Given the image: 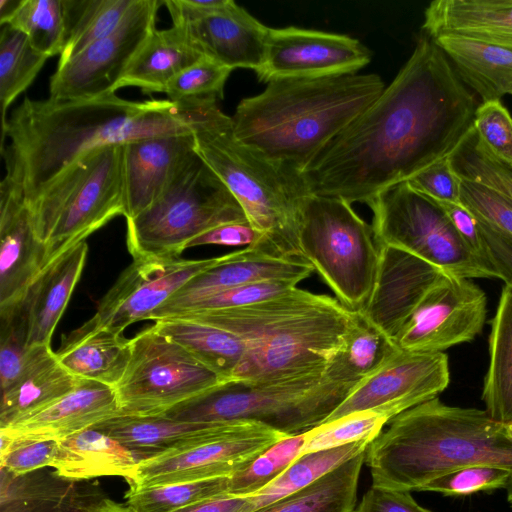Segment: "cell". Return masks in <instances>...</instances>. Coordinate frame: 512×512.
Here are the masks:
<instances>
[{
  "label": "cell",
  "mask_w": 512,
  "mask_h": 512,
  "mask_svg": "<svg viewBox=\"0 0 512 512\" xmlns=\"http://www.w3.org/2000/svg\"><path fill=\"white\" fill-rule=\"evenodd\" d=\"M485 255L505 285L512 286V238L477 219Z\"/></svg>",
  "instance_id": "6f0895ef"
},
{
  "label": "cell",
  "mask_w": 512,
  "mask_h": 512,
  "mask_svg": "<svg viewBox=\"0 0 512 512\" xmlns=\"http://www.w3.org/2000/svg\"><path fill=\"white\" fill-rule=\"evenodd\" d=\"M366 451L302 489L254 512H354Z\"/></svg>",
  "instance_id": "836d02e7"
},
{
  "label": "cell",
  "mask_w": 512,
  "mask_h": 512,
  "mask_svg": "<svg viewBox=\"0 0 512 512\" xmlns=\"http://www.w3.org/2000/svg\"><path fill=\"white\" fill-rule=\"evenodd\" d=\"M247 421L199 423L180 421L165 415H117L91 428L114 438L142 460L173 453L241 433Z\"/></svg>",
  "instance_id": "d4e9b609"
},
{
  "label": "cell",
  "mask_w": 512,
  "mask_h": 512,
  "mask_svg": "<svg viewBox=\"0 0 512 512\" xmlns=\"http://www.w3.org/2000/svg\"><path fill=\"white\" fill-rule=\"evenodd\" d=\"M213 104L183 108L167 100L135 102L115 93L87 100L25 98L2 128L4 179L28 202L86 153L163 134L191 133Z\"/></svg>",
  "instance_id": "7a4b0ae2"
},
{
  "label": "cell",
  "mask_w": 512,
  "mask_h": 512,
  "mask_svg": "<svg viewBox=\"0 0 512 512\" xmlns=\"http://www.w3.org/2000/svg\"><path fill=\"white\" fill-rule=\"evenodd\" d=\"M47 56L35 50L28 37L9 24L0 30V103L2 128L12 102L24 92L40 72Z\"/></svg>",
  "instance_id": "ab89813d"
},
{
  "label": "cell",
  "mask_w": 512,
  "mask_h": 512,
  "mask_svg": "<svg viewBox=\"0 0 512 512\" xmlns=\"http://www.w3.org/2000/svg\"><path fill=\"white\" fill-rule=\"evenodd\" d=\"M313 271V266L304 259L276 257L247 247L220 256L218 262L197 274L173 294L150 319L166 318L202 298L250 283L266 280L299 283Z\"/></svg>",
  "instance_id": "d6986e66"
},
{
  "label": "cell",
  "mask_w": 512,
  "mask_h": 512,
  "mask_svg": "<svg viewBox=\"0 0 512 512\" xmlns=\"http://www.w3.org/2000/svg\"><path fill=\"white\" fill-rule=\"evenodd\" d=\"M208 259H133L97 305L89 319L99 327L123 333L131 324L150 319L152 314L190 279L214 265Z\"/></svg>",
  "instance_id": "2e32d148"
},
{
  "label": "cell",
  "mask_w": 512,
  "mask_h": 512,
  "mask_svg": "<svg viewBox=\"0 0 512 512\" xmlns=\"http://www.w3.org/2000/svg\"><path fill=\"white\" fill-rule=\"evenodd\" d=\"M477 107L446 54L424 34L389 86L306 167L305 188L367 204L450 157L473 128Z\"/></svg>",
  "instance_id": "6da1fadb"
},
{
  "label": "cell",
  "mask_w": 512,
  "mask_h": 512,
  "mask_svg": "<svg viewBox=\"0 0 512 512\" xmlns=\"http://www.w3.org/2000/svg\"><path fill=\"white\" fill-rule=\"evenodd\" d=\"M379 248L375 283L360 312L394 341L419 301L443 272L404 250L391 246Z\"/></svg>",
  "instance_id": "ffe728a7"
},
{
  "label": "cell",
  "mask_w": 512,
  "mask_h": 512,
  "mask_svg": "<svg viewBox=\"0 0 512 512\" xmlns=\"http://www.w3.org/2000/svg\"><path fill=\"white\" fill-rule=\"evenodd\" d=\"M243 221L236 198L196 153L151 206L126 220L127 249L133 259L180 257L196 236Z\"/></svg>",
  "instance_id": "9c48e42d"
},
{
  "label": "cell",
  "mask_w": 512,
  "mask_h": 512,
  "mask_svg": "<svg viewBox=\"0 0 512 512\" xmlns=\"http://www.w3.org/2000/svg\"><path fill=\"white\" fill-rule=\"evenodd\" d=\"M27 475L1 470V512H79L88 505L71 480Z\"/></svg>",
  "instance_id": "8d00e7d4"
},
{
  "label": "cell",
  "mask_w": 512,
  "mask_h": 512,
  "mask_svg": "<svg viewBox=\"0 0 512 512\" xmlns=\"http://www.w3.org/2000/svg\"><path fill=\"white\" fill-rule=\"evenodd\" d=\"M399 348L395 342L355 311L344 343L325 374L332 380L358 384L377 371Z\"/></svg>",
  "instance_id": "d590c367"
},
{
  "label": "cell",
  "mask_w": 512,
  "mask_h": 512,
  "mask_svg": "<svg viewBox=\"0 0 512 512\" xmlns=\"http://www.w3.org/2000/svg\"><path fill=\"white\" fill-rule=\"evenodd\" d=\"M511 488L512 472L498 466L477 464L445 473L428 482L421 491L466 496L479 491Z\"/></svg>",
  "instance_id": "7dc6e473"
},
{
  "label": "cell",
  "mask_w": 512,
  "mask_h": 512,
  "mask_svg": "<svg viewBox=\"0 0 512 512\" xmlns=\"http://www.w3.org/2000/svg\"><path fill=\"white\" fill-rule=\"evenodd\" d=\"M286 435L252 423L239 434L140 462L129 489L231 476Z\"/></svg>",
  "instance_id": "ac0fdd59"
},
{
  "label": "cell",
  "mask_w": 512,
  "mask_h": 512,
  "mask_svg": "<svg viewBox=\"0 0 512 512\" xmlns=\"http://www.w3.org/2000/svg\"><path fill=\"white\" fill-rule=\"evenodd\" d=\"M298 283L289 280H266L224 290L195 301L174 314L185 311L237 308L270 299L289 291ZM172 314V315H174ZM171 316V315H170ZM169 317V316H168Z\"/></svg>",
  "instance_id": "f907efd6"
},
{
  "label": "cell",
  "mask_w": 512,
  "mask_h": 512,
  "mask_svg": "<svg viewBox=\"0 0 512 512\" xmlns=\"http://www.w3.org/2000/svg\"><path fill=\"white\" fill-rule=\"evenodd\" d=\"M26 205L46 265L125 213L123 144L96 148L67 166Z\"/></svg>",
  "instance_id": "52a82bcc"
},
{
  "label": "cell",
  "mask_w": 512,
  "mask_h": 512,
  "mask_svg": "<svg viewBox=\"0 0 512 512\" xmlns=\"http://www.w3.org/2000/svg\"><path fill=\"white\" fill-rule=\"evenodd\" d=\"M449 159L460 178L490 187L512 201V164L493 154L474 128Z\"/></svg>",
  "instance_id": "ee69618b"
},
{
  "label": "cell",
  "mask_w": 512,
  "mask_h": 512,
  "mask_svg": "<svg viewBox=\"0 0 512 512\" xmlns=\"http://www.w3.org/2000/svg\"><path fill=\"white\" fill-rule=\"evenodd\" d=\"M59 441L42 439L1 442V470L14 476H22L43 467H51Z\"/></svg>",
  "instance_id": "f5cc1de1"
},
{
  "label": "cell",
  "mask_w": 512,
  "mask_h": 512,
  "mask_svg": "<svg viewBox=\"0 0 512 512\" xmlns=\"http://www.w3.org/2000/svg\"><path fill=\"white\" fill-rule=\"evenodd\" d=\"M473 128L493 154L512 164V116L500 100L478 105Z\"/></svg>",
  "instance_id": "816d5d0a"
},
{
  "label": "cell",
  "mask_w": 512,
  "mask_h": 512,
  "mask_svg": "<svg viewBox=\"0 0 512 512\" xmlns=\"http://www.w3.org/2000/svg\"><path fill=\"white\" fill-rule=\"evenodd\" d=\"M450 382L448 357L398 349L377 371L359 382L323 422L373 410L390 421L421 403L438 397Z\"/></svg>",
  "instance_id": "9a60e30c"
},
{
  "label": "cell",
  "mask_w": 512,
  "mask_h": 512,
  "mask_svg": "<svg viewBox=\"0 0 512 512\" xmlns=\"http://www.w3.org/2000/svg\"><path fill=\"white\" fill-rule=\"evenodd\" d=\"M88 245L82 241L50 261L17 306L25 320L27 348L50 345L86 263Z\"/></svg>",
  "instance_id": "484cf974"
},
{
  "label": "cell",
  "mask_w": 512,
  "mask_h": 512,
  "mask_svg": "<svg viewBox=\"0 0 512 512\" xmlns=\"http://www.w3.org/2000/svg\"><path fill=\"white\" fill-rule=\"evenodd\" d=\"M154 327L225 382L232 381L244 355L243 343L237 336L211 325L171 317L156 320Z\"/></svg>",
  "instance_id": "e575fe53"
},
{
  "label": "cell",
  "mask_w": 512,
  "mask_h": 512,
  "mask_svg": "<svg viewBox=\"0 0 512 512\" xmlns=\"http://www.w3.org/2000/svg\"><path fill=\"white\" fill-rule=\"evenodd\" d=\"M163 1L135 0L119 26L57 66L50 78L49 98L87 100L116 92L128 66L156 29Z\"/></svg>",
  "instance_id": "4fadbf2b"
},
{
  "label": "cell",
  "mask_w": 512,
  "mask_h": 512,
  "mask_svg": "<svg viewBox=\"0 0 512 512\" xmlns=\"http://www.w3.org/2000/svg\"><path fill=\"white\" fill-rule=\"evenodd\" d=\"M407 182L413 189L434 200L460 202L461 179L449 157L432 164Z\"/></svg>",
  "instance_id": "db71d44e"
},
{
  "label": "cell",
  "mask_w": 512,
  "mask_h": 512,
  "mask_svg": "<svg viewBox=\"0 0 512 512\" xmlns=\"http://www.w3.org/2000/svg\"><path fill=\"white\" fill-rule=\"evenodd\" d=\"M356 385L325 373L272 384L226 382L163 415L199 423L255 422L295 435L322 424Z\"/></svg>",
  "instance_id": "ba28073f"
},
{
  "label": "cell",
  "mask_w": 512,
  "mask_h": 512,
  "mask_svg": "<svg viewBox=\"0 0 512 512\" xmlns=\"http://www.w3.org/2000/svg\"><path fill=\"white\" fill-rule=\"evenodd\" d=\"M299 245L336 299L351 311H362L380 259L372 226L343 199L309 193L300 210Z\"/></svg>",
  "instance_id": "30bf717a"
},
{
  "label": "cell",
  "mask_w": 512,
  "mask_h": 512,
  "mask_svg": "<svg viewBox=\"0 0 512 512\" xmlns=\"http://www.w3.org/2000/svg\"><path fill=\"white\" fill-rule=\"evenodd\" d=\"M27 329L19 307L0 312L1 391L19 377L28 355Z\"/></svg>",
  "instance_id": "c3c4849f"
},
{
  "label": "cell",
  "mask_w": 512,
  "mask_h": 512,
  "mask_svg": "<svg viewBox=\"0 0 512 512\" xmlns=\"http://www.w3.org/2000/svg\"><path fill=\"white\" fill-rule=\"evenodd\" d=\"M194 138L198 156L233 194L259 234L254 249L304 259L299 222L303 199L309 193L301 176L267 162L241 144L233 133L232 118L217 104L197 123Z\"/></svg>",
  "instance_id": "8992f818"
},
{
  "label": "cell",
  "mask_w": 512,
  "mask_h": 512,
  "mask_svg": "<svg viewBox=\"0 0 512 512\" xmlns=\"http://www.w3.org/2000/svg\"><path fill=\"white\" fill-rule=\"evenodd\" d=\"M422 27L430 38L459 35L512 50V0H436Z\"/></svg>",
  "instance_id": "83f0119b"
},
{
  "label": "cell",
  "mask_w": 512,
  "mask_h": 512,
  "mask_svg": "<svg viewBox=\"0 0 512 512\" xmlns=\"http://www.w3.org/2000/svg\"><path fill=\"white\" fill-rule=\"evenodd\" d=\"M232 68L203 57L177 74L166 86L168 100L183 108L217 103L223 98Z\"/></svg>",
  "instance_id": "f6af8a7d"
},
{
  "label": "cell",
  "mask_w": 512,
  "mask_h": 512,
  "mask_svg": "<svg viewBox=\"0 0 512 512\" xmlns=\"http://www.w3.org/2000/svg\"><path fill=\"white\" fill-rule=\"evenodd\" d=\"M79 512H137L129 505H122L110 499H102L101 501L87 505Z\"/></svg>",
  "instance_id": "94428289"
},
{
  "label": "cell",
  "mask_w": 512,
  "mask_h": 512,
  "mask_svg": "<svg viewBox=\"0 0 512 512\" xmlns=\"http://www.w3.org/2000/svg\"><path fill=\"white\" fill-rule=\"evenodd\" d=\"M117 415L120 410L114 388L81 379L55 403L0 428V441L62 440Z\"/></svg>",
  "instance_id": "cb8c5ba5"
},
{
  "label": "cell",
  "mask_w": 512,
  "mask_h": 512,
  "mask_svg": "<svg viewBox=\"0 0 512 512\" xmlns=\"http://www.w3.org/2000/svg\"><path fill=\"white\" fill-rule=\"evenodd\" d=\"M172 26L202 56L232 69L257 71L264 63L269 27L233 0L218 12Z\"/></svg>",
  "instance_id": "603a6c76"
},
{
  "label": "cell",
  "mask_w": 512,
  "mask_h": 512,
  "mask_svg": "<svg viewBox=\"0 0 512 512\" xmlns=\"http://www.w3.org/2000/svg\"><path fill=\"white\" fill-rule=\"evenodd\" d=\"M355 311L297 286L250 305L185 311L180 318L237 336L244 355L231 382L248 385L320 376L344 343Z\"/></svg>",
  "instance_id": "3957f363"
},
{
  "label": "cell",
  "mask_w": 512,
  "mask_h": 512,
  "mask_svg": "<svg viewBox=\"0 0 512 512\" xmlns=\"http://www.w3.org/2000/svg\"><path fill=\"white\" fill-rule=\"evenodd\" d=\"M505 429L508 436L512 439V421L505 424Z\"/></svg>",
  "instance_id": "be15d7a7"
},
{
  "label": "cell",
  "mask_w": 512,
  "mask_h": 512,
  "mask_svg": "<svg viewBox=\"0 0 512 512\" xmlns=\"http://www.w3.org/2000/svg\"><path fill=\"white\" fill-rule=\"evenodd\" d=\"M142 461L114 438L88 428L59 441L51 467L57 476L71 481L122 476L128 482Z\"/></svg>",
  "instance_id": "f546056e"
},
{
  "label": "cell",
  "mask_w": 512,
  "mask_h": 512,
  "mask_svg": "<svg viewBox=\"0 0 512 512\" xmlns=\"http://www.w3.org/2000/svg\"><path fill=\"white\" fill-rule=\"evenodd\" d=\"M229 477L129 489L125 498L127 505L137 512H176L203 500L228 495Z\"/></svg>",
  "instance_id": "7bdbcfd3"
},
{
  "label": "cell",
  "mask_w": 512,
  "mask_h": 512,
  "mask_svg": "<svg viewBox=\"0 0 512 512\" xmlns=\"http://www.w3.org/2000/svg\"><path fill=\"white\" fill-rule=\"evenodd\" d=\"M259 241V234L248 221L232 222L216 226L196 236L186 244V249L203 245L256 248Z\"/></svg>",
  "instance_id": "9f6ffc18"
},
{
  "label": "cell",
  "mask_w": 512,
  "mask_h": 512,
  "mask_svg": "<svg viewBox=\"0 0 512 512\" xmlns=\"http://www.w3.org/2000/svg\"><path fill=\"white\" fill-rule=\"evenodd\" d=\"M195 154L194 132L123 143L125 219L151 206Z\"/></svg>",
  "instance_id": "44dd1931"
},
{
  "label": "cell",
  "mask_w": 512,
  "mask_h": 512,
  "mask_svg": "<svg viewBox=\"0 0 512 512\" xmlns=\"http://www.w3.org/2000/svg\"><path fill=\"white\" fill-rule=\"evenodd\" d=\"M490 361L482 400L494 420L512 421V286L504 285L489 336Z\"/></svg>",
  "instance_id": "d6a6232c"
},
{
  "label": "cell",
  "mask_w": 512,
  "mask_h": 512,
  "mask_svg": "<svg viewBox=\"0 0 512 512\" xmlns=\"http://www.w3.org/2000/svg\"><path fill=\"white\" fill-rule=\"evenodd\" d=\"M388 422L390 420L386 416L365 410L322 423L306 431L302 454L343 446L364 438H376Z\"/></svg>",
  "instance_id": "bcb514c9"
},
{
  "label": "cell",
  "mask_w": 512,
  "mask_h": 512,
  "mask_svg": "<svg viewBox=\"0 0 512 512\" xmlns=\"http://www.w3.org/2000/svg\"><path fill=\"white\" fill-rule=\"evenodd\" d=\"M367 204L378 246L404 250L446 274L499 279L494 266L464 242L443 209L407 181L385 188Z\"/></svg>",
  "instance_id": "8fae6325"
},
{
  "label": "cell",
  "mask_w": 512,
  "mask_h": 512,
  "mask_svg": "<svg viewBox=\"0 0 512 512\" xmlns=\"http://www.w3.org/2000/svg\"><path fill=\"white\" fill-rule=\"evenodd\" d=\"M20 0H0V25L5 24L17 8Z\"/></svg>",
  "instance_id": "6125c7cd"
},
{
  "label": "cell",
  "mask_w": 512,
  "mask_h": 512,
  "mask_svg": "<svg viewBox=\"0 0 512 512\" xmlns=\"http://www.w3.org/2000/svg\"><path fill=\"white\" fill-rule=\"evenodd\" d=\"M135 0H63L65 38L58 65L113 32Z\"/></svg>",
  "instance_id": "f35d334b"
},
{
  "label": "cell",
  "mask_w": 512,
  "mask_h": 512,
  "mask_svg": "<svg viewBox=\"0 0 512 512\" xmlns=\"http://www.w3.org/2000/svg\"><path fill=\"white\" fill-rule=\"evenodd\" d=\"M446 54L462 82L481 103L512 95V50L459 35L431 38Z\"/></svg>",
  "instance_id": "4dcf8cb0"
},
{
  "label": "cell",
  "mask_w": 512,
  "mask_h": 512,
  "mask_svg": "<svg viewBox=\"0 0 512 512\" xmlns=\"http://www.w3.org/2000/svg\"><path fill=\"white\" fill-rule=\"evenodd\" d=\"M248 497L221 495L200 501L176 512H247Z\"/></svg>",
  "instance_id": "91938a15"
},
{
  "label": "cell",
  "mask_w": 512,
  "mask_h": 512,
  "mask_svg": "<svg viewBox=\"0 0 512 512\" xmlns=\"http://www.w3.org/2000/svg\"><path fill=\"white\" fill-rule=\"evenodd\" d=\"M305 440L303 432L268 447L229 477L228 495L247 497L269 485L302 455Z\"/></svg>",
  "instance_id": "b9f144b4"
},
{
  "label": "cell",
  "mask_w": 512,
  "mask_h": 512,
  "mask_svg": "<svg viewBox=\"0 0 512 512\" xmlns=\"http://www.w3.org/2000/svg\"><path fill=\"white\" fill-rule=\"evenodd\" d=\"M354 512H432L419 505L410 491L372 485Z\"/></svg>",
  "instance_id": "11a10c76"
},
{
  "label": "cell",
  "mask_w": 512,
  "mask_h": 512,
  "mask_svg": "<svg viewBox=\"0 0 512 512\" xmlns=\"http://www.w3.org/2000/svg\"><path fill=\"white\" fill-rule=\"evenodd\" d=\"M365 462L372 485L421 491L433 479L470 465L512 472V439L485 410L438 397L404 411L371 442Z\"/></svg>",
  "instance_id": "5b68a950"
},
{
  "label": "cell",
  "mask_w": 512,
  "mask_h": 512,
  "mask_svg": "<svg viewBox=\"0 0 512 512\" xmlns=\"http://www.w3.org/2000/svg\"><path fill=\"white\" fill-rule=\"evenodd\" d=\"M5 24L24 33L32 47L48 58L61 54L65 38L63 0H20Z\"/></svg>",
  "instance_id": "60d3db41"
},
{
  "label": "cell",
  "mask_w": 512,
  "mask_h": 512,
  "mask_svg": "<svg viewBox=\"0 0 512 512\" xmlns=\"http://www.w3.org/2000/svg\"><path fill=\"white\" fill-rule=\"evenodd\" d=\"M384 88L377 74L271 81L240 101L231 117L233 133L260 158L301 176Z\"/></svg>",
  "instance_id": "277c9868"
},
{
  "label": "cell",
  "mask_w": 512,
  "mask_h": 512,
  "mask_svg": "<svg viewBox=\"0 0 512 512\" xmlns=\"http://www.w3.org/2000/svg\"><path fill=\"white\" fill-rule=\"evenodd\" d=\"M507 499H508L509 504L512 507V488L508 490V497H507Z\"/></svg>",
  "instance_id": "e7e4bbea"
},
{
  "label": "cell",
  "mask_w": 512,
  "mask_h": 512,
  "mask_svg": "<svg viewBox=\"0 0 512 512\" xmlns=\"http://www.w3.org/2000/svg\"><path fill=\"white\" fill-rule=\"evenodd\" d=\"M46 266V245L37 237L22 195L0 184V312L21 302Z\"/></svg>",
  "instance_id": "7402d4cb"
},
{
  "label": "cell",
  "mask_w": 512,
  "mask_h": 512,
  "mask_svg": "<svg viewBox=\"0 0 512 512\" xmlns=\"http://www.w3.org/2000/svg\"><path fill=\"white\" fill-rule=\"evenodd\" d=\"M202 56L178 28L155 29L136 54L116 86H136L145 94L164 92L167 84Z\"/></svg>",
  "instance_id": "1f68e13d"
},
{
  "label": "cell",
  "mask_w": 512,
  "mask_h": 512,
  "mask_svg": "<svg viewBox=\"0 0 512 512\" xmlns=\"http://www.w3.org/2000/svg\"><path fill=\"white\" fill-rule=\"evenodd\" d=\"M371 51L343 34L298 27L269 28L265 60L255 71L261 82L355 74L371 60Z\"/></svg>",
  "instance_id": "e0dca14e"
},
{
  "label": "cell",
  "mask_w": 512,
  "mask_h": 512,
  "mask_svg": "<svg viewBox=\"0 0 512 512\" xmlns=\"http://www.w3.org/2000/svg\"><path fill=\"white\" fill-rule=\"evenodd\" d=\"M484 291L468 278L442 273L419 301L394 342L404 351L441 353L481 333Z\"/></svg>",
  "instance_id": "5bb4252c"
},
{
  "label": "cell",
  "mask_w": 512,
  "mask_h": 512,
  "mask_svg": "<svg viewBox=\"0 0 512 512\" xmlns=\"http://www.w3.org/2000/svg\"><path fill=\"white\" fill-rule=\"evenodd\" d=\"M80 380L59 363L50 345L29 348L19 377L2 390L0 428L45 409L71 392Z\"/></svg>",
  "instance_id": "4316f807"
},
{
  "label": "cell",
  "mask_w": 512,
  "mask_h": 512,
  "mask_svg": "<svg viewBox=\"0 0 512 512\" xmlns=\"http://www.w3.org/2000/svg\"><path fill=\"white\" fill-rule=\"evenodd\" d=\"M226 383L151 326L130 339L127 368L114 387L121 415L158 416Z\"/></svg>",
  "instance_id": "7c38bea8"
},
{
  "label": "cell",
  "mask_w": 512,
  "mask_h": 512,
  "mask_svg": "<svg viewBox=\"0 0 512 512\" xmlns=\"http://www.w3.org/2000/svg\"><path fill=\"white\" fill-rule=\"evenodd\" d=\"M460 179V202L477 219L512 238V201L490 187Z\"/></svg>",
  "instance_id": "681fc988"
},
{
  "label": "cell",
  "mask_w": 512,
  "mask_h": 512,
  "mask_svg": "<svg viewBox=\"0 0 512 512\" xmlns=\"http://www.w3.org/2000/svg\"><path fill=\"white\" fill-rule=\"evenodd\" d=\"M434 201L443 209L464 242L476 254L486 258L478 221L471 211L461 202Z\"/></svg>",
  "instance_id": "680465c9"
},
{
  "label": "cell",
  "mask_w": 512,
  "mask_h": 512,
  "mask_svg": "<svg viewBox=\"0 0 512 512\" xmlns=\"http://www.w3.org/2000/svg\"><path fill=\"white\" fill-rule=\"evenodd\" d=\"M374 439L364 438L343 446L300 455L273 482L247 496V512H254L311 484L343 462L365 452Z\"/></svg>",
  "instance_id": "74e56055"
},
{
  "label": "cell",
  "mask_w": 512,
  "mask_h": 512,
  "mask_svg": "<svg viewBox=\"0 0 512 512\" xmlns=\"http://www.w3.org/2000/svg\"><path fill=\"white\" fill-rule=\"evenodd\" d=\"M55 354L73 376L114 388L130 359V339L88 320L63 338Z\"/></svg>",
  "instance_id": "f1b7e54d"
}]
</instances>
